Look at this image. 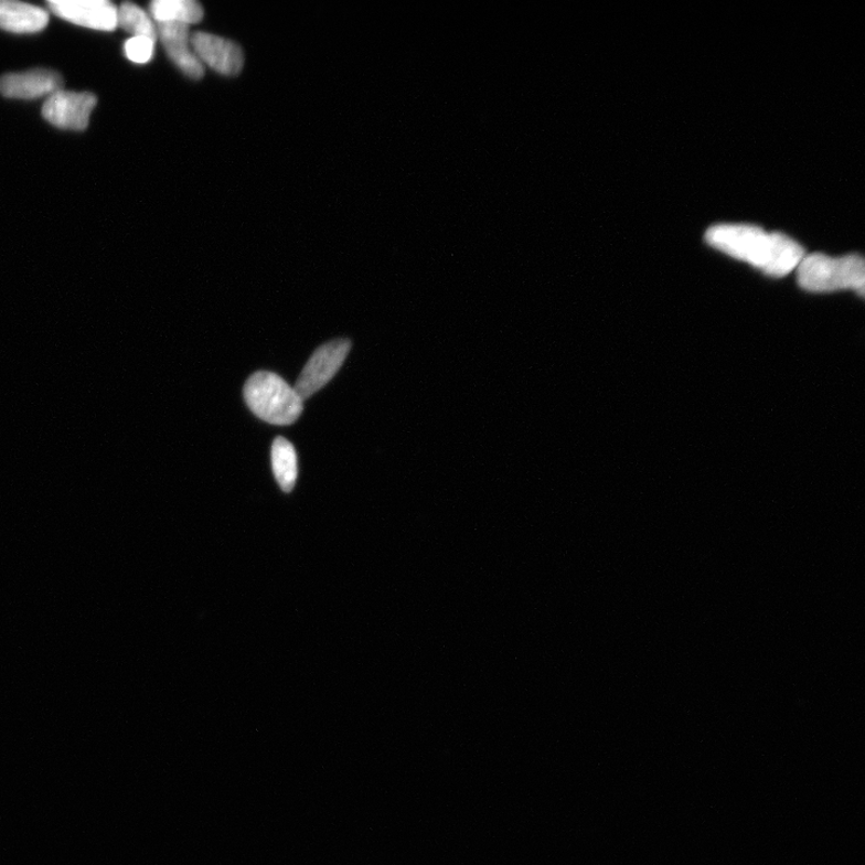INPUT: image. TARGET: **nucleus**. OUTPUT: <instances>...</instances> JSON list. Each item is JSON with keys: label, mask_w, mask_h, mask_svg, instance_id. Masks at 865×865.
Here are the masks:
<instances>
[{"label": "nucleus", "mask_w": 865, "mask_h": 865, "mask_svg": "<svg viewBox=\"0 0 865 865\" xmlns=\"http://www.w3.org/2000/svg\"><path fill=\"white\" fill-rule=\"evenodd\" d=\"M118 29L131 34V38H150L157 42V24L150 13L137 4L124 3L118 8Z\"/></svg>", "instance_id": "nucleus-13"}, {"label": "nucleus", "mask_w": 865, "mask_h": 865, "mask_svg": "<svg viewBox=\"0 0 865 865\" xmlns=\"http://www.w3.org/2000/svg\"><path fill=\"white\" fill-rule=\"evenodd\" d=\"M158 39L164 45L171 62L189 78L205 76V66L195 56L191 45L189 25L179 22L156 23Z\"/></svg>", "instance_id": "nucleus-8"}, {"label": "nucleus", "mask_w": 865, "mask_h": 865, "mask_svg": "<svg viewBox=\"0 0 865 865\" xmlns=\"http://www.w3.org/2000/svg\"><path fill=\"white\" fill-rule=\"evenodd\" d=\"M351 350V342L340 338L317 349L307 362L293 389L302 401L317 394L341 370Z\"/></svg>", "instance_id": "nucleus-4"}, {"label": "nucleus", "mask_w": 865, "mask_h": 865, "mask_svg": "<svg viewBox=\"0 0 865 865\" xmlns=\"http://www.w3.org/2000/svg\"><path fill=\"white\" fill-rule=\"evenodd\" d=\"M49 21V12L42 8L15 0H0V30L34 34L44 31Z\"/></svg>", "instance_id": "nucleus-10"}, {"label": "nucleus", "mask_w": 865, "mask_h": 865, "mask_svg": "<svg viewBox=\"0 0 865 865\" xmlns=\"http://www.w3.org/2000/svg\"><path fill=\"white\" fill-rule=\"evenodd\" d=\"M150 15L156 23L192 25L204 19V8L195 0H156L150 6Z\"/></svg>", "instance_id": "nucleus-11"}, {"label": "nucleus", "mask_w": 865, "mask_h": 865, "mask_svg": "<svg viewBox=\"0 0 865 865\" xmlns=\"http://www.w3.org/2000/svg\"><path fill=\"white\" fill-rule=\"evenodd\" d=\"M243 396L248 408L263 421L276 426H289L299 420L303 401L279 375L258 372L250 375Z\"/></svg>", "instance_id": "nucleus-3"}, {"label": "nucleus", "mask_w": 865, "mask_h": 865, "mask_svg": "<svg viewBox=\"0 0 865 865\" xmlns=\"http://www.w3.org/2000/svg\"><path fill=\"white\" fill-rule=\"evenodd\" d=\"M706 242L715 249L746 261L767 276L781 278L799 267L805 256L791 237L754 225L723 224L708 228Z\"/></svg>", "instance_id": "nucleus-1"}, {"label": "nucleus", "mask_w": 865, "mask_h": 865, "mask_svg": "<svg viewBox=\"0 0 865 865\" xmlns=\"http://www.w3.org/2000/svg\"><path fill=\"white\" fill-rule=\"evenodd\" d=\"M97 103V97L92 93L61 89L47 98L42 113L49 124L56 128L83 131L88 127Z\"/></svg>", "instance_id": "nucleus-5"}, {"label": "nucleus", "mask_w": 865, "mask_h": 865, "mask_svg": "<svg viewBox=\"0 0 865 865\" xmlns=\"http://www.w3.org/2000/svg\"><path fill=\"white\" fill-rule=\"evenodd\" d=\"M273 468L280 489L290 493L299 476L297 455L293 445L286 438L278 437L273 445Z\"/></svg>", "instance_id": "nucleus-12"}, {"label": "nucleus", "mask_w": 865, "mask_h": 865, "mask_svg": "<svg viewBox=\"0 0 865 865\" xmlns=\"http://www.w3.org/2000/svg\"><path fill=\"white\" fill-rule=\"evenodd\" d=\"M49 9L64 21L93 31L118 29V8L107 0H51Z\"/></svg>", "instance_id": "nucleus-6"}, {"label": "nucleus", "mask_w": 865, "mask_h": 865, "mask_svg": "<svg viewBox=\"0 0 865 865\" xmlns=\"http://www.w3.org/2000/svg\"><path fill=\"white\" fill-rule=\"evenodd\" d=\"M156 43L150 38H130L125 44L126 56L134 63L146 64L153 58Z\"/></svg>", "instance_id": "nucleus-14"}, {"label": "nucleus", "mask_w": 865, "mask_h": 865, "mask_svg": "<svg viewBox=\"0 0 865 865\" xmlns=\"http://www.w3.org/2000/svg\"><path fill=\"white\" fill-rule=\"evenodd\" d=\"M62 87L61 75L47 70L12 73L0 77V93L10 99L32 100L50 97Z\"/></svg>", "instance_id": "nucleus-9"}, {"label": "nucleus", "mask_w": 865, "mask_h": 865, "mask_svg": "<svg viewBox=\"0 0 865 865\" xmlns=\"http://www.w3.org/2000/svg\"><path fill=\"white\" fill-rule=\"evenodd\" d=\"M195 56L204 66L224 76H237L245 66V52L232 40L197 32L191 36Z\"/></svg>", "instance_id": "nucleus-7"}, {"label": "nucleus", "mask_w": 865, "mask_h": 865, "mask_svg": "<svg viewBox=\"0 0 865 865\" xmlns=\"http://www.w3.org/2000/svg\"><path fill=\"white\" fill-rule=\"evenodd\" d=\"M799 284L809 292L854 290L864 297L865 265L861 255L831 258L821 253L805 255L799 267Z\"/></svg>", "instance_id": "nucleus-2"}]
</instances>
